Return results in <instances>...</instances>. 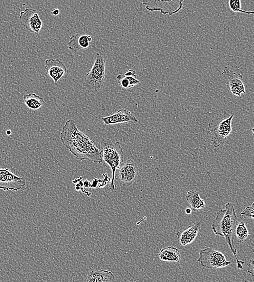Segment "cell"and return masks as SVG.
Masks as SVG:
<instances>
[{"mask_svg": "<svg viewBox=\"0 0 254 282\" xmlns=\"http://www.w3.org/2000/svg\"><path fill=\"white\" fill-rule=\"evenodd\" d=\"M63 145L80 161L103 163L102 152L90 138L78 128L76 121L70 119L66 122L60 134Z\"/></svg>", "mask_w": 254, "mask_h": 282, "instance_id": "6da1fadb", "label": "cell"}, {"mask_svg": "<svg viewBox=\"0 0 254 282\" xmlns=\"http://www.w3.org/2000/svg\"><path fill=\"white\" fill-rule=\"evenodd\" d=\"M238 223V217L234 206L232 203H228L225 205L224 209L220 210L216 214L211 229L216 235H219L225 238L237 260V268L242 269L244 262L238 259L237 251L234 244L235 231Z\"/></svg>", "mask_w": 254, "mask_h": 282, "instance_id": "7a4b0ae2", "label": "cell"}, {"mask_svg": "<svg viewBox=\"0 0 254 282\" xmlns=\"http://www.w3.org/2000/svg\"><path fill=\"white\" fill-rule=\"evenodd\" d=\"M100 149L103 162L107 164L111 169L112 181L110 186L112 191L116 192V172L123 164L124 156L123 149L118 142L109 139L102 140Z\"/></svg>", "mask_w": 254, "mask_h": 282, "instance_id": "3957f363", "label": "cell"}, {"mask_svg": "<svg viewBox=\"0 0 254 282\" xmlns=\"http://www.w3.org/2000/svg\"><path fill=\"white\" fill-rule=\"evenodd\" d=\"M107 79L105 58L97 53L95 63L84 77V88L90 92H99L104 88Z\"/></svg>", "mask_w": 254, "mask_h": 282, "instance_id": "277c9868", "label": "cell"}, {"mask_svg": "<svg viewBox=\"0 0 254 282\" xmlns=\"http://www.w3.org/2000/svg\"><path fill=\"white\" fill-rule=\"evenodd\" d=\"M234 116L232 114L226 118H216L209 124L207 131L211 136V143L215 148H218L226 142L231 133Z\"/></svg>", "mask_w": 254, "mask_h": 282, "instance_id": "5b68a950", "label": "cell"}, {"mask_svg": "<svg viewBox=\"0 0 254 282\" xmlns=\"http://www.w3.org/2000/svg\"><path fill=\"white\" fill-rule=\"evenodd\" d=\"M197 261L203 268L210 269L222 268L231 264L222 252L211 248L201 250L200 257Z\"/></svg>", "mask_w": 254, "mask_h": 282, "instance_id": "8992f818", "label": "cell"}, {"mask_svg": "<svg viewBox=\"0 0 254 282\" xmlns=\"http://www.w3.org/2000/svg\"><path fill=\"white\" fill-rule=\"evenodd\" d=\"M221 76L225 79V86L233 95L240 97L242 94L246 93L243 77L241 74L235 73L228 67H225Z\"/></svg>", "mask_w": 254, "mask_h": 282, "instance_id": "52a82bcc", "label": "cell"}, {"mask_svg": "<svg viewBox=\"0 0 254 282\" xmlns=\"http://www.w3.org/2000/svg\"><path fill=\"white\" fill-rule=\"evenodd\" d=\"M26 181L7 168L0 169V190L17 192L24 187Z\"/></svg>", "mask_w": 254, "mask_h": 282, "instance_id": "ba28073f", "label": "cell"}, {"mask_svg": "<svg viewBox=\"0 0 254 282\" xmlns=\"http://www.w3.org/2000/svg\"><path fill=\"white\" fill-rule=\"evenodd\" d=\"M119 169L117 180L121 186H130L137 180L139 173L138 167L133 159H128Z\"/></svg>", "mask_w": 254, "mask_h": 282, "instance_id": "9c48e42d", "label": "cell"}, {"mask_svg": "<svg viewBox=\"0 0 254 282\" xmlns=\"http://www.w3.org/2000/svg\"><path fill=\"white\" fill-rule=\"evenodd\" d=\"M19 21L28 31L35 34H39L43 26L39 14L32 8H27L22 12Z\"/></svg>", "mask_w": 254, "mask_h": 282, "instance_id": "30bf717a", "label": "cell"}, {"mask_svg": "<svg viewBox=\"0 0 254 282\" xmlns=\"http://www.w3.org/2000/svg\"><path fill=\"white\" fill-rule=\"evenodd\" d=\"M45 63V69L54 83H57L67 73V67L59 59H47Z\"/></svg>", "mask_w": 254, "mask_h": 282, "instance_id": "8fae6325", "label": "cell"}, {"mask_svg": "<svg viewBox=\"0 0 254 282\" xmlns=\"http://www.w3.org/2000/svg\"><path fill=\"white\" fill-rule=\"evenodd\" d=\"M101 120L105 125L125 124L129 122L138 123V122L136 117L132 114L131 112L124 109L119 110L111 116L102 117Z\"/></svg>", "mask_w": 254, "mask_h": 282, "instance_id": "7c38bea8", "label": "cell"}, {"mask_svg": "<svg viewBox=\"0 0 254 282\" xmlns=\"http://www.w3.org/2000/svg\"><path fill=\"white\" fill-rule=\"evenodd\" d=\"M202 226L201 221H197L189 226L183 230L178 232L176 235L178 241L182 246L192 244L198 235Z\"/></svg>", "mask_w": 254, "mask_h": 282, "instance_id": "4fadbf2b", "label": "cell"}, {"mask_svg": "<svg viewBox=\"0 0 254 282\" xmlns=\"http://www.w3.org/2000/svg\"><path fill=\"white\" fill-rule=\"evenodd\" d=\"M92 41L91 35L87 34H75L70 39L69 49L74 52H78L89 49Z\"/></svg>", "mask_w": 254, "mask_h": 282, "instance_id": "5bb4252c", "label": "cell"}, {"mask_svg": "<svg viewBox=\"0 0 254 282\" xmlns=\"http://www.w3.org/2000/svg\"><path fill=\"white\" fill-rule=\"evenodd\" d=\"M84 281L109 282L115 281L114 274L107 270L91 271L84 280Z\"/></svg>", "mask_w": 254, "mask_h": 282, "instance_id": "9a60e30c", "label": "cell"}, {"mask_svg": "<svg viewBox=\"0 0 254 282\" xmlns=\"http://www.w3.org/2000/svg\"><path fill=\"white\" fill-rule=\"evenodd\" d=\"M158 258L164 261L179 263L181 259L180 251L175 247H168L163 248L158 253Z\"/></svg>", "mask_w": 254, "mask_h": 282, "instance_id": "2e32d148", "label": "cell"}, {"mask_svg": "<svg viewBox=\"0 0 254 282\" xmlns=\"http://www.w3.org/2000/svg\"><path fill=\"white\" fill-rule=\"evenodd\" d=\"M185 198L194 211L205 208L204 200L201 198L199 193L196 191L190 190L188 192Z\"/></svg>", "mask_w": 254, "mask_h": 282, "instance_id": "e0dca14e", "label": "cell"}, {"mask_svg": "<svg viewBox=\"0 0 254 282\" xmlns=\"http://www.w3.org/2000/svg\"><path fill=\"white\" fill-rule=\"evenodd\" d=\"M25 105L31 110H37L44 105V98L35 93L29 94L24 96Z\"/></svg>", "mask_w": 254, "mask_h": 282, "instance_id": "ac0fdd59", "label": "cell"}, {"mask_svg": "<svg viewBox=\"0 0 254 282\" xmlns=\"http://www.w3.org/2000/svg\"><path fill=\"white\" fill-rule=\"evenodd\" d=\"M235 234L239 243H243L247 241L249 237V233L246 224L243 221L238 223Z\"/></svg>", "mask_w": 254, "mask_h": 282, "instance_id": "d6986e66", "label": "cell"}, {"mask_svg": "<svg viewBox=\"0 0 254 282\" xmlns=\"http://www.w3.org/2000/svg\"><path fill=\"white\" fill-rule=\"evenodd\" d=\"M229 6L231 10L234 13H241L246 14H253V12H247L242 10L241 0H229Z\"/></svg>", "mask_w": 254, "mask_h": 282, "instance_id": "ffe728a7", "label": "cell"}, {"mask_svg": "<svg viewBox=\"0 0 254 282\" xmlns=\"http://www.w3.org/2000/svg\"><path fill=\"white\" fill-rule=\"evenodd\" d=\"M123 76L129 82L130 88L134 87L140 83V81L137 79L136 72L134 70H129L123 74Z\"/></svg>", "mask_w": 254, "mask_h": 282, "instance_id": "44dd1931", "label": "cell"}, {"mask_svg": "<svg viewBox=\"0 0 254 282\" xmlns=\"http://www.w3.org/2000/svg\"><path fill=\"white\" fill-rule=\"evenodd\" d=\"M253 205L254 203L253 202L250 206L247 207V208L241 213V215L244 218L253 219Z\"/></svg>", "mask_w": 254, "mask_h": 282, "instance_id": "7402d4cb", "label": "cell"}, {"mask_svg": "<svg viewBox=\"0 0 254 282\" xmlns=\"http://www.w3.org/2000/svg\"><path fill=\"white\" fill-rule=\"evenodd\" d=\"M119 86L122 88L128 89L130 88V83L128 80L122 74H119L116 77Z\"/></svg>", "mask_w": 254, "mask_h": 282, "instance_id": "603a6c76", "label": "cell"}, {"mask_svg": "<svg viewBox=\"0 0 254 282\" xmlns=\"http://www.w3.org/2000/svg\"><path fill=\"white\" fill-rule=\"evenodd\" d=\"M248 272L249 274H250L252 277H254L253 273H254V268H253V259H251L250 260L249 265H248Z\"/></svg>", "mask_w": 254, "mask_h": 282, "instance_id": "cb8c5ba5", "label": "cell"}, {"mask_svg": "<svg viewBox=\"0 0 254 282\" xmlns=\"http://www.w3.org/2000/svg\"><path fill=\"white\" fill-rule=\"evenodd\" d=\"M51 14L54 16H57L60 14V11L58 9H55L53 11L51 12Z\"/></svg>", "mask_w": 254, "mask_h": 282, "instance_id": "d4e9b609", "label": "cell"}, {"mask_svg": "<svg viewBox=\"0 0 254 282\" xmlns=\"http://www.w3.org/2000/svg\"><path fill=\"white\" fill-rule=\"evenodd\" d=\"M185 211L187 214H191L193 210H192L191 208H186Z\"/></svg>", "mask_w": 254, "mask_h": 282, "instance_id": "484cf974", "label": "cell"}, {"mask_svg": "<svg viewBox=\"0 0 254 282\" xmlns=\"http://www.w3.org/2000/svg\"><path fill=\"white\" fill-rule=\"evenodd\" d=\"M6 133L8 135H11L12 134V131L11 130H8L7 131Z\"/></svg>", "mask_w": 254, "mask_h": 282, "instance_id": "4316f807", "label": "cell"}]
</instances>
